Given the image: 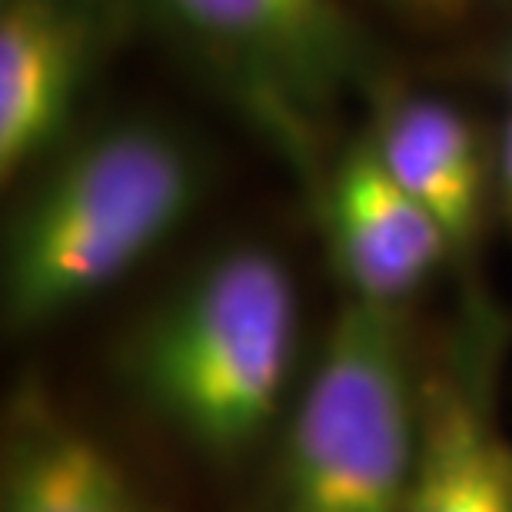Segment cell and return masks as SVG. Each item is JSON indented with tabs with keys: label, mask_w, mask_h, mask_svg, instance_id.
Returning a JSON list of instances; mask_svg holds the SVG:
<instances>
[{
	"label": "cell",
	"mask_w": 512,
	"mask_h": 512,
	"mask_svg": "<svg viewBox=\"0 0 512 512\" xmlns=\"http://www.w3.org/2000/svg\"><path fill=\"white\" fill-rule=\"evenodd\" d=\"M326 243L346 296L406 310L453 256L436 217L386 167L373 133L336 157L323 187Z\"/></svg>",
	"instance_id": "cell-5"
},
{
	"label": "cell",
	"mask_w": 512,
	"mask_h": 512,
	"mask_svg": "<svg viewBox=\"0 0 512 512\" xmlns=\"http://www.w3.org/2000/svg\"><path fill=\"white\" fill-rule=\"evenodd\" d=\"M94 0H0V177L54 153L94 70Z\"/></svg>",
	"instance_id": "cell-7"
},
{
	"label": "cell",
	"mask_w": 512,
	"mask_h": 512,
	"mask_svg": "<svg viewBox=\"0 0 512 512\" xmlns=\"http://www.w3.org/2000/svg\"><path fill=\"white\" fill-rule=\"evenodd\" d=\"M370 133L393 177L433 213L453 250L466 253L486 193V160L469 120L443 100L396 97Z\"/></svg>",
	"instance_id": "cell-9"
},
{
	"label": "cell",
	"mask_w": 512,
	"mask_h": 512,
	"mask_svg": "<svg viewBox=\"0 0 512 512\" xmlns=\"http://www.w3.org/2000/svg\"><path fill=\"white\" fill-rule=\"evenodd\" d=\"M286 143L363 84L373 50L340 0H160Z\"/></svg>",
	"instance_id": "cell-4"
},
{
	"label": "cell",
	"mask_w": 512,
	"mask_h": 512,
	"mask_svg": "<svg viewBox=\"0 0 512 512\" xmlns=\"http://www.w3.org/2000/svg\"><path fill=\"white\" fill-rule=\"evenodd\" d=\"M300 293L263 243H230L150 306L120 350V376L183 453L237 469L270 449L296 396Z\"/></svg>",
	"instance_id": "cell-1"
},
{
	"label": "cell",
	"mask_w": 512,
	"mask_h": 512,
	"mask_svg": "<svg viewBox=\"0 0 512 512\" xmlns=\"http://www.w3.org/2000/svg\"><path fill=\"white\" fill-rule=\"evenodd\" d=\"M389 4L409 10V14H433V17H443V14H453L459 7V0H389Z\"/></svg>",
	"instance_id": "cell-10"
},
{
	"label": "cell",
	"mask_w": 512,
	"mask_h": 512,
	"mask_svg": "<svg viewBox=\"0 0 512 512\" xmlns=\"http://www.w3.org/2000/svg\"><path fill=\"white\" fill-rule=\"evenodd\" d=\"M503 77H506V84H509V90H512V50L506 54V67H503Z\"/></svg>",
	"instance_id": "cell-11"
},
{
	"label": "cell",
	"mask_w": 512,
	"mask_h": 512,
	"mask_svg": "<svg viewBox=\"0 0 512 512\" xmlns=\"http://www.w3.org/2000/svg\"><path fill=\"white\" fill-rule=\"evenodd\" d=\"M203 167L177 130L120 120L74 140L4 237V323L34 333L130 276L190 220Z\"/></svg>",
	"instance_id": "cell-2"
},
{
	"label": "cell",
	"mask_w": 512,
	"mask_h": 512,
	"mask_svg": "<svg viewBox=\"0 0 512 512\" xmlns=\"http://www.w3.org/2000/svg\"><path fill=\"white\" fill-rule=\"evenodd\" d=\"M489 316L423 370V429L406 512H512V443L493 406Z\"/></svg>",
	"instance_id": "cell-6"
},
{
	"label": "cell",
	"mask_w": 512,
	"mask_h": 512,
	"mask_svg": "<svg viewBox=\"0 0 512 512\" xmlns=\"http://www.w3.org/2000/svg\"><path fill=\"white\" fill-rule=\"evenodd\" d=\"M419 429L403 310L346 296L266 449L263 512H406Z\"/></svg>",
	"instance_id": "cell-3"
},
{
	"label": "cell",
	"mask_w": 512,
	"mask_h": 512,
	"mask_svg": "<svg viewBox=\"0 0 512 512\" xmlns=\"http://www.w3.org/2000/svg\"><path fill=\"white\" fill-rule=\"evenodd\" d=\"M0 512H167L130 463L44 386L17 389L0 433Z\"/></svg>",
	"instance_id": "cell-8"
},
{
	"label": "cell",
	"mask_w": 512,
	"mask_h": 512,
	"mask_svg": "<svg viewBox=\"0 0 512 512\" xmlns=\"http://www.w3.org/2000/svg\"><path fill=\"white\" fill-rule=\"evenodd\" d=\"M506 197H509V207H512V190H509V193H506Z\"/></svg>",
	"instance_id": "cell-12"
}]
</instances>
